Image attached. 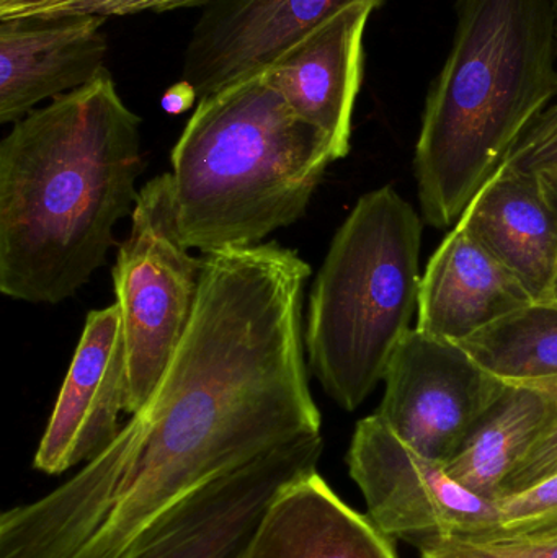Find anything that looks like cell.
Returning <instances> with one entry per match:
<instances>
[{
    "label": "cell",
    "mask_w": 557,
    "mask_h": 558,
    "mask_svg": "<svg viewBox=\"0 0 557 558\" xmlns=\"http://www.w3.org/2000/svg\"><path fill=\"white\" fill-rule=\"evenodd\" d=\"M553 7H555L556 23H557V0H553Z\"/></svg>",
    "instance_id": "4316f807"
},
{
    "label": "cell",
    "mask_w": 557,
    "mask_h": 558,
    "mask_svg": "<svg viewBox=\"0 0 557 558\" xmlns=\"http://www.w3.org/2000/svg\"><path fill=\"white\" fill-rule=\"evenodd\" d=\"M23 2H26V0H0V15L22 5Z\"/></svg>",
    "instance_id": "484cf974"
},
{
    "label": "cell",
    "mask_w": 557,
    "mask_h": 558,
    "mask_svg": "<svg viewBox=\"0 0 557 558\" xmlns=\"http://www.w3.org/2000/svg\"><path fill=\"white\" fill-rule=\"evenodd\" d=\"M323 435L288 442L209 482L160 518L121 558H242L268 505L317 472Z\"/></svg>",
    "instance_id": "9c48e42d"
},
{
    "label": "cell",
    "mask_w": 557,
    "mask_h": 558,
    "mask_svg": "<svg viewBox=\"0 0 557 558\" xmlns=\"http://www.w3.org/2000/svg\"><path fill=\"white\" fill-rule=\"evenodd\" d=\"M376 415L415 451L450 461L509 383L481 366L458 341L411 328L385 374Z\"/></svg>",
    "instance_id": "ba28073f"
},
{
    "label": "cell",
    "mask_w": 557,
    "mask_h": 558,
    "mask_svg": "<svg viewBox=\"0 0 557 558\" xmlns=\"http://www.w3.org/2000/svg\"><path fill=\"white\" fill-rule=\"evenodd\" d=\"M105 16L0 20V123H16L49 98L104 74Z\"/></svg>",
    "instance_id": "4fadbf2b"
},
{
    "label": "cell",
    "mask_w": 557,
    "mask_h": 558,
    "mask_svg": "<svg viewBox=\"0 0 557 558\" xmlns=\"http://www.w3.org/2000/svg\"><path fill=\"white\" fill-rule=\"evenodd\" d=\"M460 344L506 383L557 379V299L532 302Z\"/></svg>",
    "instance_id": "ac0fdd59"
},
{
    "label": "cell",
    "mask_w": 557,
    "mask_h": 558,
    "mask_svg": "<svg viewBox=\"0 0 557 558\" xmlns=\"http://www.w3.org/2000/svg\"><path fill=\"white\" fill-rule=\"evenodd\" d=\"M457 29L425 100L414 175L425 225L447 229L557 97L553 0H457Z\"/></svg>",
    "instance_id": "3957f363"
},
{
    "label": "cell",
    "mask_w": 557,
    "mask_h": 558,
    "mask_svg": "<svg viewBox=\"0 0 557 558\" xmlns=\"http://www.w3.org/2000/svg\"><path fill=\"white\" fill-rule=\"evenodd\" d=\"M375 10L372 2L346 7L264 71L294 113L326 134L336 160L350 153L353 110L363 81V36Z\"/></svg>",
    "instance_id": "7c38bea8"
},
{
    "label": "cell",
    "mask_w": 557,
    "mask_h": 558,
    "mask_svg": "<svg viewBox=\"0 0 557 558\" xmlns=\"http://www.w3.org/2000/svg\"><path fill=\"white\" fill-rule=\"evenodd\" d=\"M555 392L543 383H509L460 451L448 474L487 500L500 501L507 481L555 413Z\"/></svg>",
    "instance_id": "e0dca14e"
},
{
    "label": "cell",
    "mask_w": 557,
    "mask_h": 558,
    "mask_svg": "<svg viewBox=\"0 0 557 558\" xmlns=\"http://www.w3.org/2000/svg\"><path fill=\"white\" fill-rule=\"evenodd\" d=\"M355 2L386 0H215L195 23L183 81L199 98L261 74L291 46Z\"/></svg>",
    "instance_id": "8fae6325"
},
{
    "label": "cell",
    "mask_w": 557,
    "mask_h": 558,
    "mask_svg": "<svg viewBox=\"0 0 557 558\" xmlns=\"http://www.w3.org/2000/svg\"><path fill=\"white\" fill-rule=\"evenodd\" d=\"M311 267L277 242L203 255L192 322L140 412L38 500L10 508L15 558H121L209 482L320 435L307 379Z\"/></svg>",
    "instance_id": "6da1fadb"
},
{
    "label": "cell",
    "mask_w": 557,
    "mask_h": 558,
    "mask_svg": "<svg viewBox=\"0 0 557 558\" xmlns=\"http://www.w3.org/2000/svg\"><path fill=\"white\" fill-rule=\"evenodd\" d=\"M215 0H26L22 5L0 15V20H58L64 16L137 15L162 13L190 7L209 5Z\"/></svg>",
    "instance_id": "d6986e66"
},
{
    "label": "cell",
    "mask_w": 557,
    "mask_h": 558,
    "mask_svg": "<svg viewBox=\"0 0 557 558\" xmlns=\"http://www.w3.org/2000/svg\"><path fill=\"white\" fill-rule=\"evenodd\" d=\"M540 383L546 384L555 392V413L542 435L526 452L525 458L510 475L502 500L557 474V379L540 380Z\"/></svg>",
    "instance_id": "603a6c76"
},
{
    "label": "cell",
    "mask_w": 557,
    "mask_h": 558,
    "mask_svg": "<svg viewBox=\"0 0 557 558\" xmlns=\"http://www.w3.org/2000/svg\"><path fill=\"white\" fill-rule=\"evenodd\" d=\"M424 219L392 186L356 202L334 235L311 289L304 324L307 366L347 412L385 379L411 330L421 286Z\"/></svg>",
    "instance_id": "5b68a950"
},
{
    "label": "cell",
    "mask_w": 557,
    "mask_h": 558,
    "mask_svg": "<svg viewBox=\"0 0 557 558\" xmlns=\"http://www.w3.org/2000/svg\"><path fill=\"white\" fill-rule=\"evenodd\" d=\"M543 183H545L546 193H548L549 199H552L553 206H555L557 213V180L545 179L542 177ZM556 299H557V286H556Z\"/></svg>",
    "instance_id": "d4e9b609"
},
{
    "label": "cell",
    "mask_w": 557,
    "mask_h": 558,
    "mask_svg": "<svg viewBox=\"0 0 557 558\" xmlns=\"http://www.w3.org/2000/svg\"><path fill=\"white\" fill-rule=\"evenodd\" d=\"M141 118L110 72L13 123L0 144V292L59 304L105 264L140 192Z\"/></svg>",
    "instance_id": "7a4b0ae2"
},
{
    "label": "cell",
    "mask_w": 557,
    "mask_h": 558,
    "mask_svg": "<svg viewBox=\"0 0 557 558\" xmlns=\"http://www.w3.org/2000/svg\"><path fill=\"white\" fill-rule=\"evenodd\" d=\"M202 274L203 257L190 255L180 234L172 173L154 177L140 190L113 267L128 351V415L140 412L172 361L195 314Z\"/></svg>",
    "instance_id": "8992f818"
},
{
    "label": "cell",
    "mask_w": 557,
    "mask_h": 558,
    "mask_svg": "<svg viewBox=\"0 0 557 558\" xmlns=\"http://www.w3.org/2000/svg\"><path fill=\"white\" fill-rule=\"evenodd\" d=\"M332 162L326 134L264 72L199 98L172 150L183 244L203 255L261 245L303 218Z\"/></svg>",
    "instance_id": "277c9868"
},
{
    "label": "cell",
    "mask_w": 557,
    "mask_h": 558,
    "mask_svg": "<svg viewBox=\"0 0 557 558\" xmlns=\"http://www.w3.org/2000/svg\"><path fill=\"white\" fill-rule=\"evenodd\" d=\"M421 558H557V531L545 534H506L448 537L421 550Z\"/></svg>",
    "instance_id": "ffe728a7"
},
{
    "label": "cell",
    "mask_w": 557,
    "mask_h": 558,
    "mask_svg": "<svg viewBox=\"0 0 557 558\" xmlns=\"http://www.w3.org/2000/svg\"><path fill=\"white\" fill-rule=\"evenodd\" d=\"M347 465L370 521L419 553L448 537L500 531L499 501L458 484L445 464L405 445L376 413L356 423Z\"/></svg>",
    "instance_id": "52a82bcc"
},
{
    "label": "cell",
    "mask_w": 557,
    "mask_h": 558,
    "mask_svg": "<svg viewBox=\"0 0 557 558\" xmlns=\"http://www.w3.org/2000/svg\"><path fill=\"white\" fill-rule=\"evenodd\" d=\"M126 393V340L114 302L88 312L33 468L61 475L97 458L120 433Z\"/></svg>",
    "instance_id": "30bf717a"
},
{
    "label": "cell",
    "mask_w": 557,
    "mask_h": 558,
    "mask_svg": "<svg viewBox=\"0 0 557 558\" xmlns=\"http://www.w3.org/2000/svg\"><path fill=\"white\" fill-rule=\"evenodd\" d=\"M196 100H198V95L193 90L192 85L182 81L167 90L162 98V107L167 113L180 114L192 108Z\"/></svg>",
    "instance_id": "cb8c5ba5"
},
{
    "label": "cell",
    "mask_w": 557,
    "mask_h": 558,
    "mask_svg": "<svg viewBox=\"0 0 557 558\" xmlns=\"http://www.w3.org/2000/svg\"><path fill=\"white\" fill-rule=\"evenodd\" d=\"M504 162L545 179L557 180V101L530 124Z\"/></svg>",
    "instance_id": "7402d4cb"
},
{
    "label": "cell",
    "mask_w": 557,
    "mask_h": 558,
    "mask_svg": "<svg viewBox=\"0 0 557 558\" xmlns=\"http://www.w3.org/2000/svg\"><path fill=\"white\" fill-rule=\"evenodd\" d=\"M242 558H398L395 541L350 508L317 472L268 505Z\"/></svg>",
    "instance_id": "2e32d148"
},
{
    "label": "cell",
    "mask_w": 557,
    "mask_h": 558,
    "mask_svg": "<svg viewBox=\"0 0 557 558\" xmlns=\"http://www.w3.org/2000/svg\"><path fill=\"white\" fill-rule=\"evenodd\" d=\"M532 302L525 286L474 238L461 216L421 278L415 328L460 343Z\"/></svg>",
    "instance_id": "5bb4252c"
},
{
    "label": "cell",
    "mask_w": 557,
    "mask_h": 558,
    "mask_svg": "<svg viewBox=\"0 0 557 558\" xmlns=\"http://www.w3.org/2000/svg\"><path fill=\"white\" fill-rule=\"evenodd\" d=\"M463 218L533 301L556 299L557 213L542 177L504 162Z\"/></svg>",
    "instance_id": "9a60e30c"
},
{
    "label": "cell",
    "mask_w": 557,
    "mask_h": 558,
    "mask_svg": "<svg viewBox=\"0 0 557 558\" xmlns=\"http://www.w3.org/2000/svg\"><path fill=\"white\" fill-rule=\"evenodd\" d=\"M500 531L545 534L557 531V474L499 501Z\"/></svg>",
    "instance_id": "44dd1931"
}]
</instances>
